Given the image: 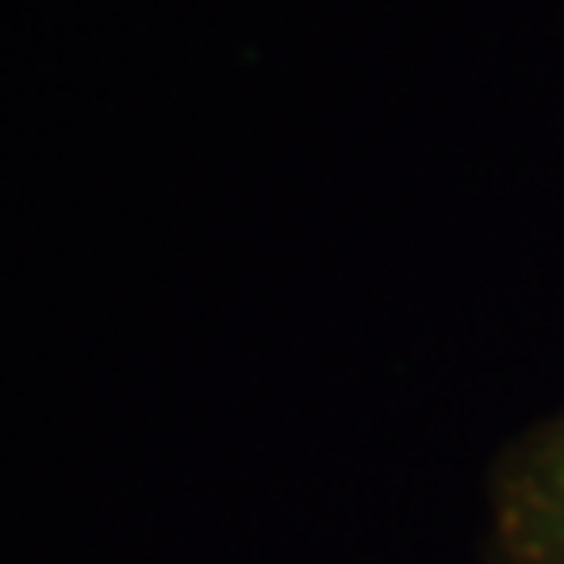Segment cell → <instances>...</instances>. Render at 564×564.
I'll return each instance as SVG.
<instances>
[{
    "label": "cell",
    "instance_id": "6da1fadb",
    "mask_svg": "<svg viewBox=\"0 0 564 564\" xmlns=\"http://www.w3.org/2000/svg\"><path fill=\"white\" fill-rule=\"evenodd\" d=\"M489 564H564V410L510 435L485 481Z\"/></svg>",
    "mask_w": 564,
    "mask_h": 564
}]
</instances>
